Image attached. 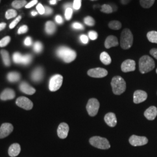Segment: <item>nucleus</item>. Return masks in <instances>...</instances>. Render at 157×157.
Segmentation results:
<instances>
[{
    "label": "nucleus",
    "instance_id": "412c9836",
    "mask_svg": "<svg viewBox=\"0 0 157 157\" xmlns=\"http://www.w3.org/2000/svg\"><path fill=\"white\" fill-rule=\"evenodd\" d=\"M21 152V146L15 143L12 144L8 150V154L10 157H15L17 156Z\"/></svg>",
    "mask_w": 157,
    "mask_h": 157
},
{
    "label": "nucleus",
    "instance_id": "de8ad7c7",
    "mask_svg": "<svg viewBox=\"0 0 157 157\" xmlns=\"http://www.w3.org/2000/svg\"><path fill=\"white\" fill-rule=\"evenodd\" d=\"M44 9H45L44 14L46 15H50L52 13V10L50 7L45 6V7H44Z\"/></svg>",
    "mask_w": 157,
    "mask_h": 157
},
{
    "label": "nucleus",
    "instance_id": "c9c22d12",
    "mask_svg": "<svg viewBox=\"0 0 157 157\" xmlns=\"http://www.w3.org/2000/svg\"><path fill=\"white\" fill-rule=\"evenodd\" d=\"M11 38L10 36H6L4 38L0 40V47H6V45H8L9 43L10 42Z\"/></svg>",
    "mask_w": 157,
    "mask_h": 157
},
{
    "label": "nucleus",
    "instance_id": "c03bdc74",
    "mask_svg": "<svg viewBox=\"0 0 157 157\" xmlns=\"http://www.w3.org/2000/svg\"><path fill=\"white\" fill-rule=\"evenodd\" d=\"M80 41L82 43H83L84 44H87L88 42H89V39H88V37L85 35V34H82L80 36Z\"/></svg>",
    "mask_w": 157,
    "mask_h": 157
},
{
    "label": "nucleus",
    "instance_id": "423d86ee",
    "mask_svg": "<svg viewBox=\"0 0 157 157\" xmlns=\"http://www.w3.org/2000/svg\"><path fill=\"white\" fill-rule=\"evenodd\" d=\"M100 103L96 98L90 99L86 105V109L91 117H94L98 112Z\"/></svg>",
    "mask_w": 157,
    "mask_h": 157
},
{
    "label": "nucleus",
    "instance_id": "6ab92c4d",
    "mask_svg": "<svg viewBox=\"0 0 157 157\" xmlns=\"http://www.w3.org/2000/svg\"><path fill=\"white\" fill-rule=\"evenodd\" d=\"M144 115L148 120L152 121L154 120L157 116V107L151 106L147 109L144 113Z\"/></svg>",
    "mask_w": 157,
    "mask_h": 157
},
{
    "label": "nucleus",
    "instance_id": "49530a36",
    "mask_svg": "<svg viewBox=\"0 0 157 157\" xmlns=\"http://www.w3.org/2000/svg\"><path fill=\"white\" fill-rule=\"evenodd\" d=\"M37 2H38L37 0H33V1H30L28 4H27L26 6H26V8H30V7L34 6L35 4H36L37 3Z\"/></svg>",
    "mask_w": 157,
    "mask_h": 157
},
{
    "label": "nucleus",
    "instance_id": "4be33fe9",
    "mask_svg": "<svg viewBox=\"0 0 157 157\" xmlns=\"http://www.w3.org/2000/svg\"><path fill=\"white\" fill-rule=\"evenodd\" d=\"M45 32L48 34H52L56 30V26L54 23L51 21H48L45 24Z\"/></svg>",
    "mask_w": 157,
    "mask_h": 157
},
{
    "label": "nucleus",
    "instance_id": "4468645a",
    "mask_svg": "<svg viewBox=\"0 0 157 157\" xmlns=\"http://www.w3.org/2000/svg\"><path fill=\"white\" fill-rule=\"evenodd\" d=\"M69 130V128L67 124L61 123L59 125L57 129V134L60 139H64L67 137L68 132Z\"/></svg>",
    "mask_w": 157,
    "mask_h": 157
},
{
    "label": "nucleus",
    "instance_id": "a211bd4d",
    "mask_svg": "<svg viewBox=\"0 0 157 157\" xmlns=\"http://www.w3.org/2000/svg\"><path fill=\"white\" fill-rule=\"evenodd\" d=\"M15 97V91L11 89H6L4 90L1 95H0V98L1 100L6 101L8 100H12Z\"/></svg>",
    "mask_w": 157,
    "mask_h": 157
},
{
    "label": "nucleus",
    "instance_id": "5fc2aeb1",
    "mask_svg": "<svg viewBox=\"0 0 157 157\" xmlns=\"http://www.w3.org/2000/svg\"><path fill=\"white\" fill-rule=\"evenodd\" d=\"M50 3L51 5H55L56 3V0H50Z\"/></svg>",
    "mask_w": 157,
    "mask_h": 157
},
{
    "label": "nucleus",
    "instance_id": "f3484780",
    "mask_svg": "<svg viewBox=\"0 0 157 157\" xmlns=\"http://www.w3.org/2000/svg\"><path fill=\"white\" fill-rule=\"evenodd\" d=\"M19 89L23 93L28 95H32L36 92L35 89H34L33 87L30 86L28 83L25 82H23L20 84Z\"/></svg>",
    "mask_w": 157,
    "mask_h": 157
},
{
    "label": "nucleus",
    "instance_id": "5701e85b",
    "mask_svg": "<svg viewBox=\"0 0 157 157\" xmlns=\"http://www.w3.org/2000/svg\"><path fill=\"white\" fill-rule=\"evenodd\" d=\"M21 78V75L16 72H12L8 73L7 75V79L11 83L17 82Z\"/></svg>",
    "mask_w": 157,
    "mask_h": 157
},
{
    "label": "nucleus",
    "instance_id": "e433bc0d",
    "mask_svg": "<svg viewBox=\"0 0 157 157\" xmlns=\"http://www.w3.org/2000/svg\"><path fill=\"white\" fill-rule=\"evenodd\" d=\"M72 13H73V10L72 8H69L65 10V17L67 21H69L71 19L72 17Z\"/></svg>",
    "mask_w": 157,
    "mask_h": 157
},
{
    "label": "nucleus",
    "instance_id": "09e8293b",
    "mask_svg": "<svg viewBox=\"0 0 157 157\" xmlns=\"http://www.w3.org/2000/svg\"><path fill=\"white\" fill-rule=\"evenodd\" d=\"M150 54L157 59V48H153L150 51Z\"/></svg>",
    "mask_w": 157,
    "mask_h": 157
},
{
    "label": "nucleus",
    "instance_id": "ddd939ff",
    "mask_svg": "<svg viewBox=\"0 0 157 157\" xmlns=\"http://www.w3.org/2000/svg\"><path fill=\"white\" fill-rule=\"evenodd\" d=\"M43 77L44 71L41 67H36L31 74V78L36 83L40 82L43 80Z\"/></svg>",
    "mask_w": 157,
    "mask_h": 157
},
{
    "label": "nucleus",
    "instance_id": "7c9ffc66",
    "mask_svg": "<svg viewBox=\"0 0 157 157\" xmlns=\"http://www.w3.org/2000/svg\"><path fill=\"white\" fill-rule=\"evenodd\" d=\"M22 55L19 52H15L13 54V61L15 63H21Z\"/></svg>",
    "mask_w": 157,
    "mask_h": 157
},
{
    "label": "nucleus",
    "instance_id": "13d9d810",
    "mask_svg": "<svg viewBox=\"0 0 157 157\" xmlns=\"http://www.w3.org/2000/svg\"><path fill=\"white\" fill-rule=\"evenodd\" d=\"M91 1H95V0H91Z\"/></svg>",
    "mask_w": 157,
    "mask_h": 157
},
{
    "label": "nucleus",
    "instance_id": "f704fd0d",
    "mask_svg": "<svg viewBox=\"0 0 157 157\" xmlns=\"http://www.w3.org/2000/svg\"><path fill=\"white\" fill-rule=\"evenodd\" d=\"M84 22L86 25L89 26H93L95 25V21L94 19L91 17H87L84 18Z\"/></svg>",
    "mask_w": 157,
    "mask_h": 157
},
{
    "label": "nucleus",
    "instance_id": "603ef678",
    "mask_svg": "<svg viewBox=\"0 0 157 157\" xmlns=\"http://www.w3.org/2000/svg\"><path fill=\"white\" fill-rule=\"evenodd\" d=\"M71 6H72L71 4L68 3V4H65V5L64 6V8H65V9H67V8H71Z\"/></svg>",
    "mask_w": 157,
    "mask_h": 157
},
{
    "label": "nucleus",
    "instance_id": "f257e3e1",
    "mask_svg": "<svg viewBox=\"0 0 157 157\" xmlns=\"http://www.w3.org/2000/svg\"><path fill=\"white\" fill-rule=\"evenodd\" d=\"M56 55L66 63L73 61L76 58V53L75 51L67 47H60L56 50Z\"/></svg>",
    "mask_w": 157,
    "mask_h": 157
},
{
    "label": "nucleus",
    "instance_id": "b1692460",
    "mask_svg": "<svg viewBox=\"0 0 157 157\" xmlns=\"http://www.w3.org/2000/svg\"><path fill=\"white\" fill-rule=\"evenodd\" d=\"M1 55L2 58V61L5 65L6 67L10 66L11 62H10V56L8 52L6 50L1 51Z\"/></svg>",
    "mask_w": 157,
    "mask_h": 157
},
{
    "label": "nucleus",
    "instance_id": "393cba45",
    "mask_svg": "<svg viewBox=\"0 0 157 157\" xmlns=\"http://www.w3.org/2000/svg\"><path fill=\"white\" fill-rule=\"evenodd\" d=\"M100 60L104 65H109L111 63V58L106 52H102L100 54Z\"/></svg>",
    "mask_w": 157,
    "mask_h": 157
},
{
    "label": "nucleus",
    "instance_id": "1a4fd4ad",
    "mask_svg": "<svg viewBox=\"0 0 157 157\" xmlns=\"http://www.w3.org/2000/svg\"><path fill=\"white\" fill-rule=\"evenodd\" d=\"M148 139L144 136H138L132 135L129 139V143L132 146H142L148 143Z\"/></svg>",
    "mask_w": 157,
    "mask_h": 157
},
{
    "label": "nucleus",
    "instance_id": "3c124183",
    "mask_svg": "<svg viewBox=\"0 0 157 157\" xmlns=\"http://www.w3.org/2000/svg\"><path fill=\"white\" fill-rule=\"evenodd\" d=\"M6 26V23H0V31L2 30L3 29H4Z\"/></svg>",
    "mask_w": 157,
    "mask_h": 157
},
{
    "label": "nucleus",
    "instance_id": "ea45409f",
    "mask_svg": "<svg viewBox=\"0 0 157 157\" xmlns=\"http://www.w3.org/2000/svg\"><path fill=\"white\" fill-rule=\"evenodd\" d=\"M72 26L74 29H77V30H83L84 29L83 25L78 22L73 23L72 25Z\"/></svg>",
    "mask_w": 157,
    "mask_h": 157
},
{
    "label": "nucleus",
    "instance_id": "a19ab883",
    "mask_svg": "<svg viewBox=\"0 0 157 157\" xmlns=\"http://www.w3.org/2000/svg\"><path fill=\"white\" fill-rule=\"evenodd\" d=\"M28 30V28L27 26L26 25H23L21 26L19 29H18L17 31V33L18 34H23L25 33L26 32H27V31Z\"/></svg>",
    "mask_w": 157,
    "mask_h": 157
},
{
    "label": "nucleus",
    "instance_id": "864d4df0",
    "mask_svg": "<svg viewBox=\"0 0 157 157\" xmlns=\"http://www.w3.org/2000/svg\"><path fill=\"white\" fill-rule=\"evenodd\" d=\"M130 1V0H121V2L123 4H127L128 3H129Z\"/></svg>",
    "mask_w": 157,
    "mask_h": 157
},
{
    "label": "nucleus",
    "instance_id": "72a5a7b5",
    "mask_svg": "<svg viewBox=\"0 0 157 157\" xmlns=\"http://www.w3.org/2000/svg\"><path fill=\"white\" fill-rule=\"evenodd\" d=\"M17 15V12L14 10H10L7 11L6 13V17L7 19H11L12 17H16Z\"/></svg>",
    "mask_w": 157,
    "mask_h": 157
},
{
    "label": "nucleus",
    "instance_id": "37998d69",
    "mask_svg": "<svg viewBox=\"0 0 157 157\" xmlns=\"http://www.w3.org/2000/svg\"><path fill=\"white\" fill-rule=\"evenodd\" d=\"M37 10L39 12L40 15H43L44 14V12H45V9H44V7L43 6V5L41 4H39L37 7Z\"/></svg>",
    "mask_w": 157,
    "mask_h": 157
},
{
    "label": "nucleus",
    "instance_id": "c756f323",
    "mask_svg": "<svg viewBox=\"0 0 157 157\" xmlns=\"http://www.w3.org/2000/svg\"><path fill=\"white\" fill-rule=\"evenodd\" d=\"M32 61V56L30 54H26L22 56L21 64L24 65H28Z\"/></svg>",
    "mask_w": 157,
    "mask_h": 157
},
{
    "label": "nucleus",
    "instance_id": "6e6d98bb",
    "mask_svg": "<svg viewBox=\"0 0 157 157\" xmlns=\"http://www.w3.org/2000/svg\"><path fill=\"white\" fill-rule=\"evenodd\" d=\"M32 16H36L37 15V12L36 11H32Z\"/></svg>",
    "mask_w": 157,
    "mask_h": 157
},
{
    "label": "nucleus",
    "instance_id": "20e7f679",
    "mask_svg": "<svg viewBox=\"0 0 157 157\" xmlns=\"http://www.w3.org/2000/svg\"><path fill=\"white\" fill-rule=\"evenodd\" d=\"M133 36L129 29H124L121 36V47L124 50L130 48L133 44Z\"/></svg>",
    "mask_w": 157,
    "mask_h": 157
},
{
    "label": "nucleus",
    "instance_id": "bb28decb",
    "mask_svg": "<svg viewBox=\"0 0 157 157\" xmlns=\"http://www.w3.org/2000/svg\"><path fill=\"white\" fill-rule=\"evenodd\" d=\"M26 4L27 2L25 0H15L12 2V6L15 8L19 9L22 8L24 6H26Z\"/></svg>",
    "mask_w": 157,
    "mask_h": 157
},
{
    "label": "nucleus",
    "instance_id": "0eeeda50",
    "mask_svg": "<svg viewBox=\"0 0 157 157\" xmlns=\"http://www.w3.org/2000/svg\"><path fill=\"white\" fill-rule=\"evenodd\" d=\"M63 77L61 75H55L51 78L49 89L51 91H56L60 89L62 84Z\"/></svg>",
    "mask_w": 157,
    "mask_h": 157
},
{
    "label": "nucleus",
    "instance_id": "a18cd8bd",
    "mask_svg": "<svg viewBox=\"0 0 157 157\" xmlns=\"http://www.w3.org/2000/svg\"><path fill=\"white\" fill-rule=\"evenodd\" d=\"M24 44L26 46H30L32 44V40L30 37H27L25 41H24Z\"/></svg>",
    "mask_w": 157,
    "mask_h": 157
},
{
    "label": "nucleus",
    "instance_id": "4c0bfd02",
    "mask_svg": "<svg viewBox=\"0 0 157 157\" xmlns=\"http://www.w3.org/2000/svg\"><path fill=\"white\" fill-rule=\"evenodd\" d=\"M82 5V0H74L73 3V8L75 10H78Z\"/></svg>",
    "mask_w": 157,
    "mask_h": 157
},
{
    "label": "nucleus",
    "instance_id": "dca6fc26",
    "mask_svg": "<svg viewBox=\"0 0 157 157\" xmlns=\"http://www.w3.org/2000/svg\"><path fill=\"white\" fill-rule=\"evenodd\" d=\"M104 121L109 126L112 128L115 127L117 124V119L116 115L113 112L107 113L104 117Z\"/></svg>",
    "mask_w": 157,
    "mask_h": 157
},
{
    "label": "nucleus",
    "instance_id": "8fccbe9b",
    "mask_svg": "<svg viewBox=\"0 0 157 157\" xmlns=\"http://www.w3.org/2000/svg\"><path fill=\"white\" fill-rule=\"evenodd\" d=\"M56 21L58 24H62V23H63V19H62L61 16L56 15Z\"/></svg>",
    "mask_w": 157,
    "mask_h": 157
},
{
    "label": "nucleus",
    "instance_id": "9d476101",
    "mask_svg": "<svg viewBox=\"0 0 157 157\" xmlns=\"http://www.w3.org/2000/svg\"><path fill=\"white\" fill-rule=\"evenodd\" d=\"M16 104L18 107H21L26 110H30L33 107V102L25 97H19L16 101Z\"/></svg>",
    "mask_w": 157,
    "mask_h": 157
},
{
    "label": "nucleus",
    "instance_id": "9b49d317",
    "mask_svg": "<svg viewBox=\"0 0 157 157\" xmlns=\"http://www.w3.org/2000/svg\"><path fill=\"white\" fill-rule=\"evenodd\" d=\"M121 69L125 73L133 72L136 69V62L132 59L125 60L121 65Z\"/></svg>",
    "mask_w": 157,
    "mask_h": 157
},
{
    "label": "nucleus",
    "instance_id": "2f4dec72",
    "mask_svg": "<svg viewBox=\"0 0 157 157\" xmlns=\"http://www.w3.org/2000/svg\"><path fill=\"white\" fill-rule=\"evenodd\" d=\"M101 11L106 13H110L113 11L111 6L108 4H104L102 6L101 9Z\"/></svg>",
    "mask_w": 157,
    "mask_h": 157
},
{
    "label": "nucleus",
    "instance_id": "c85d7f7f",
    "mask_svg": "<svg viewBox=\"0 0 157 157\" xmlns=\"http://www.w3.org/2000/svg\"><path fill=\"white\" fill-rule=\"evenodd\" d=\"M155 0H140V3L144 8H149L152 6Z\"/></svg>",
    "mask_w": 157,
    "mask_h": 157
},
{
    "label": "nucleus",
    "instance_id": "f8f14e48",
    "mask_svg": "<svg viewBox=\"0 0 157 157\" xmlns=\"http://www.w3.org/2000/svg\"><path fill=\"white\" fill-rule=\"evenodd\" d=\"M13 130L12 124L9 123L2 124L0 128V139H3L7 137Z\"/></svg>",
    "mask_w": 157,
    "mask_h": 157
},
{
    "label": "nucleus",
    "instance_id": "6e6552de",
    "mask_svg": "<svg viewBox=\"0 0 157 157\" xmlns=\"http://www.w3.org/2000/svg\"><path fill=\"white\" fill-rule=\"evenodd\" d=\"M88 75L94 78H101L105 77L108 75V71L105 69L97 67L94 69H91L87 72Z\"/></svg>",
    "mask_w": 157,
    "mask_h": 157
},
{
    "label": "nucleus",
    "instance_id": "2eb2a0df",
    "mask_svg": "<svg viewBox=\"0 0 157 157\" xmlns=\"http://www.w3.org/2000/svg\"><path fill=\"white\" fill-rule=\"evenodd\" d=\"M147 98V94L143 90H136L133 94V102L135 104H139L146 101Z\"/></svg>",
    "mask_w": 157,
    "mask_h": 157
},
{
    "label": "nucleus",
    "instance_id": "a878e982",
    "mask_svg": "<svg viewBox=\"0 0 157 157\" xmlns=\"http://www.w3.org/2000/svg\"><path fill=\"white\" fill-rule=\"evenodd\" d=\"M147 37L150 42L157 43V32L156 31L149 32L147 34Z\"/></svg>",
    "mask_w": 157,
    "mask_h": 157
},
{
    "label": "nucleus",
    "instance_id": "473e14b6",
    "mask_svg": "<svg viewBox=\"0 0 157 157\" xmlns=\"http://www.w3.org/2000/svg\"><path fill=\"white\" fill-rule=\"evenodd\" d=\"M33 49L36 52L40 53L43 50V44L39 41H37L34 44Z\"/></svg>",
    "mask_w": 157,
    "mask_h": 157
},
{
    "label": "nucleus",
    "instance_id": "58836bf2",
    "mask_svg": "<svg viewBox=\"0 0 157 157\" xmlns=\"http://www.w3.org/2000/svg\"><path fill=\"white\" fill-rule=\"evenodd\" d=\"M89 37L91 40H95L98 37V34L95 31H90L89 32Z\"/></svg>",
    "mask_w": 157,
    "mask_h": 157
},
{
    "label": "nucleus",
    "instance_id": "79ce46f5",
    "mask_svg": "<svg viewBox=\"0 0 157 157\" xmlns=\"http://www.w3.org/2000/svg\"><path fill=\"white\" fill-rule=\"evenodd\" d=\"M21 16H19V17H17V18L10 24V29H13V28H15V26L18 23V22L21 21Z\"/></svg>",
    "mask_w": 157,
    "mask_h": 157
},
{
    "label": "nucleus",
    "instance_id": "bf43d9fd",
    "mask_svg": "<svg viewBox=\"0 0 157 157\" xmlns=\"http://www.w3.org/2000/svg\"><path fill=\"white\" fill-rule=\"evenodd\" d=\"M0 2H1V0H0Z\"/></svg>",
    "mask_w": 157,
    "mask_h": 157
},
{
    "label": "nucleus",
    "instance_id": "7ed1b4c3",
    "mask_svg": "<svg viewBox=\"0 0 157 157\" xmlns=\"http://www.w3.org/2000/svg\"><path fill=\"white\" fill-rule=\"evenodd\" d=\"M113 93L116 95H121L126 89V84L124 78L119 76L113 77L111 81Z\"/></svg>",
    "mask_w": 157,
    "mask_h": 157
},
{
    "label": "nucleus",
    "instance_id": "f03ea898",
    "mask_svg": "<svg viewBox=\"0 0 157 157\" xmlns=\"http://www.w3.org/2000/svg\"><path fill=\"white\" fill-rule=\"evenodd\" d=\"M155 67V62L153 59L148 56L141 57L139 60V71L141 73H148Z\"/></svg>",
    "mask_w": 157,
    "mask_h": 157
},
{
    "label": "nucleus",
    "instance_id": "aec40b11",
    "mask_svg": "<svg viewBox=\"0 0 157 157\" xmlns=\"http://www.w3.org/2000/svg\"><path fill=\"white\" fill-rule=\"evenodd\" d=\"M119 44L118 39L114 36H109L107 37L105 41V47L108 49L112 47H116Z\"/></svg>",
    "mask_w": 157,
    "mask_h": 157
},
{
    "label": "nucleus",
    "instance_id": "cd10ccee",
    "mask_svg": "<svg viewBox=\"0 0 157 157\" xmlns=\"http://www.w3.org/2000/svg\"><path fill=\"white\" fill-rule=\"evenodd\" d=\"M108 26L112 30H119L121 28L122 24L120 22L117 21H113L109 23Z\"/></svg>",
    "mask_w": 157,
    "mask_h": 157
},
{
    "label": "nucleus",
    "instance_id": "4d7b16f0",
    "mask_svg": "<svg viewBox=\"0 0 157 157\" xmlns=\"http://www.w3.org/2000/svg\"><path fill=\"white\" fill-rule=\"evenodd\" d=\"M156 72H157V70H156Z\"/></svg>",
    "mask_w": 157,
    "mask_h": 157
},
{
    "label": "nucleus",
    "instance_id": "39448f33",
    "mask_svg": "<svg viewBox=\"0 0 157 157\" xmlns=\"http://www.w3.org/2000/svg\"><path fill=\"white\" fill-rule=\"evenodd\" d=\"M90 144L99 149L107 150L111 147L109 141L107 139L100 136H94L90 138L89 140Z\"/></svg>",
    "mask_w": 157,
    "mask_h": 157
}]
</instances>
